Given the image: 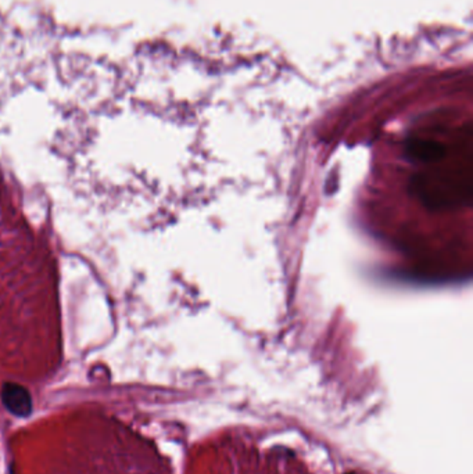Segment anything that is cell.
Returning a JSON list of instances; mask_svg holds the SVG:
<instances>
[{
	"label": "cell",
	"instance_id": "cell-1",
	"mask_svg": "<svg viewBox=\"0 0 473 474\" xmlns=\"http://www.w3.org/2000/svg\"><path fill=\"white\" fill-rule=\"evenodd\" d=\"M4 400L14 411L24 409V407L30 401L28 395L25 394V390L20 386H8L4 390Z\"/></svg>",
	"mask_w": 473,
	"mask_h": 474
}]
</instances>
